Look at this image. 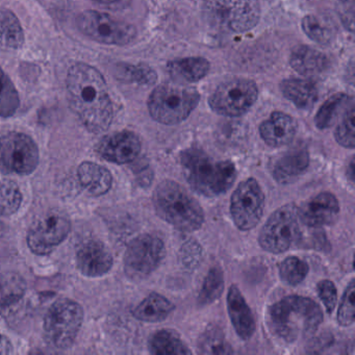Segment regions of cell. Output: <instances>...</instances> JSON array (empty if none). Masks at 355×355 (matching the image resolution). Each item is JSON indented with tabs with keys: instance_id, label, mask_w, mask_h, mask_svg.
Segmentation results:
<instances>
[{
	"instance_id": "cell-20",
	"label": "cell",
	"mask_w": 355,
	"mask_h": 355,
	"mask_svg": "<svg viewBox=\"0 0 355 355\" xmlns=\"http://www.w3.org/2000/svg\"><path fill=\"white\" fill-rule=\"evenodd\" d=\"M226 302H227L228 315L236 334L243 340L252 338L257 329L254 315L249 305L247 304L242 292L236 284H232L228 290Z\"/></svg>"
},
{
	"instance_id": "cell-16",
	"label": "cell",
	"mask_w": 355,
	"mask_h": 355,
	"mask_svg": "<svg viewBox=\"0 0 355 355\" xmlns=\"http://www.w3.org/2000/svg\"><path fill=\"white\" fill-rule=\"evenodd\" d=\"M141 147L140 138L135 132L124 130L105 137L99 144L98 153L107 161L122 165L135 161Z\"/></svg>"
},
{
	"instance_id": "cell-26",
	"label": "cell",
	"mask_w": 355,
	"mask_h": 355,
	"mask_svg": "<svg viewBox=\"0 0 355 355\" xmlns=\"http://www.w3.org/2000/svg\"><path fill=\"white\" fill-rule=\"evenodd\" d=\"M148 348L151 354H193L180 336L169 329H161L153 334L149 340Z\"/></svg>"
},
{
	"instance_id": "cell-39",
	"label": "cell",
	"mask_w": 355,
	"mask_h": 355,
	"mask_svg": "<svg viewBox=\"0 0 355 355\" xmlns=\"http://www.w3.org/2000/svg\"><path fill=\"white\" fill-rule=\"evenodd\" d=\"M318 296L321 299L326 311L331 315L338 303V288L331 280L323 279L317 284Z\"/></svg>"
},
{
	"instance_id": "cell-43",
	"label": "cell",
	"mask_w": 355,
	"mask_h": 355,
	"mask_svg": "<svg viewBox=\"0 0 355 355\" xmlns=\"http://www.w3.org/2000/svg\"><path fill=\"white\" fill-rule=\"evenodd\" d=\"M349 180L350 182H354V161L353 159H351L350 164H349V170L348 171Z\"/></svg>"
},
{
	"instance_id": "cell-35",
	"label": "cell",
	"mask_w": 355,
	"mask_h": 355,
	"mask_svg": "<svg viewBox=\"0 0 355 355\" xmlns=\"http://www.w3.org/2000/svg\"><path fill=\"white\" fill-rule=\"evenodd\" d=\"M118 70H119L118 76L124 82L132 83V84L150 86L155 84L157 80V72L145 64H137V65L123 64Z\"/></svg>"
},
{
	"instance_id": "cell-10",
	"label": "cell",
	"mask_w": 355,
	"mask_h": 355,
	"mask_svg": "<svg viewBox=\"0 0 355 355\" xmlns=\"http://www.w3.org/2000/svg\"><path fill=\"white\" fill-rule=\"evenodd\" d=\"M166 257L164 241L155 234H144L130 242L124 257V267L130 277L142 279L150 275Z\"/></svg>"
},
{
	"instance_id": "cell-13",
	"label": "cell",
	"mask_w": 355,
	"mask_h": 355,
	"mask_svg": "<svg viewBox=\"0 0 355 355\" xmlns=\"http://www.w3.org/2000/svg\"><path fill=\"white\" fill-rule=\"evenodd\" d=\"M70 230L71 223L65 214L59 211H49L31 228L28 236V246L36 254H49L67 238Z\"/></svg>"
},
{
	"instance_id": "cell-32",
	"label": "cell",
	"mask_w": 355,
	"mask_h": 355,
	"mask_svg": "<svg viewBox=\"0 0 355 355\" xmlns=\"http://www.w3.org/2000/svg\"><path fill=\"white\" fill-rule=\"evenodd\" d=\"M19 105L17 89L0 67V117H11L17 112Z\"/></svg>"
},
{
	"instance_id": "cell-6",
	"label": "cell",
	"mask_w": 355,
	"mask_h": 355,
	"mask_svg": "<svg viewBox=\"0 0 355 355\" xmlns=\"http://www.w3.org/2000/svg\"><path fill=\"white\" fill-rule=\"evenodd\" d=\"M200 101L198 91L182 85H161L148 98V111L153 120L165 125L184 121Z\"/></svg>"
},
{
	"instance_id": "cell-23",
	"label": "cell",
	"mask_w": 355,
	"mask_h": 355,
	"mask_svg": "<svg viewBox=\"0 0 355 355\" xmlns=\"http://www.w3.org/2000/svg\"><path fill=\"white\" fill-rule=\"evenodd\" d=\"M284 96L300 110H309L318 101V89L313 83L300 78H288L280 84Z\"/></svg>"
},
{
	"instance_id": "cell-18",
	"label": "cell",
	"mask_w": 355,
	"mask_h": 355,
	"mask_svg": "<svg viewBox=\"0 0 355 355\" xmlns=\"http://www.w3.org/2000/svg\"><path fill=\"white\" fill-rule=\"evenodd\" d=\"M78 269L89 277H101L111 270L113 257L99 241L85 243L76 254Z\"/></svg>"
},
{
	"instance_id": "cell-7",
	"label": "cell",
	"mask_w": 355,
	"mask_h": 355,
	"mask_svg": "<svg viewBox=\"0 0 355 355\" xmlns=\"http://www.w3.org/2000/svg\"><path fill=\"white\" fill-rule=\"evenodd\" d=\"M84 319L82 306L76 301L61 299L53 303L45 318V334L55 348L67 349L73 344Z\"/></svg>"
},
{
	"instance_id": "cell-29",
	"label": "cell",
	"mask_w": 355,
	"mask_h": 355,
	"mask_svg": "<svg viewBox=\"0 0 355 355\" xmlns=\"http://www.w3.org/2000/svg\"><path fill=\"white\" fill-rule=\"evenodd\" d=\"M199 352L202 354H232V345L228 344L223 330L217 326H211L205 330L198 340Z\"/></svg>"
},
{
	"instance_id": "cell-4",
	"label": "cell",
	"mask_w": 355,
	"mask_h": 355,
	"mask_svg": "<svg viewBox=\"0 0 355 355\" xmlns=\"http://www.w3.org/2000/svg\"><path fill=\"white\" fill-rule=\"evenodd\" d=\"M153 205L157 215L180 232H196L205 223L198 201L174 180L159 182L153 193Z\"/></svg>"
},
{
	"instance_id": "cell-1",
	"label": "cell",
	"mask_w": 355,
	"mask_h": 355,
	"mask_svg": "<svg viewBox=\"0 0 355 355\" xmlns=\"http://www.w3.org/2000/svg\"><path fill=\"white\" fill-rule=\"evenodd\" d=\"M70 107L87 130L105 132L113 121L114 111L107 83L92 66L76 63L66 78Z\"/></svg>"
},
{
	"instance_id": "cell-9",
	"label": "cell",
	"mask_w": 355,
	"mask_h": 355,
	"mask_svg": "<svg viewBox=\"0 0 355 355\" xmlns=\"http://www.w3.org/2000/svg\"><path fill=\"white\" fill-rule=\"evenodd\" d=\"M259 89L252 80L234 78L220 85L209 96V105L215 113L226 117L246 114L257 103Z\"/></svg>"
},
{
	"instance_id": "cell-33",
	"label": "cell",
	"mask_w": 355,
	"mask_h": 355,
	"mask_svg": "<svg viewBox=\"0 0 355 355\" xmlns=\"http://www.w3.org/2000/svg\"><path fill=\"white\" fill-rule=\"evenodd\" d=\"M26 284L18 274L0 273V306L12 304L24 296Z\"/></svg>"
},
{
	"instance_id": "cell-2",
	"label": "cell",
	"mask_w": 355,
	"mask_h": 355,
	"mask_svg": "<svg viewBox=\"0 0 355 355\" xmlns=\"http://www.w3.org/2000/svg\"><path fill=\"white\" fill-rule=\"evenodd\" d=\"M268 315L272 332L288 344L313 336L324 319L319 304L300 295L280 299L271 305Z\"/></svg>"
},
{
	"instance_id": "cell-19",
	"label": "cell",
	"mask_w": 355,
	"mask_h": 355,
	"mask_svg": "<svg viewBox=\"0 0 355 355\" xmlns=\"http://www.w3.org/2000/svg\"><path fill=\"white\" fill-rule=\"evenodd\" d=\"M297 128L296 120L292 116L284 112H273L259 126V135L268 146L277 148L293 142Z\"/></svg>"
},
{
	"instance_id": "cell-28",
	"label": "cell",
	"mask_w": 355,
	"mask_h": 355,
	"mask_svg": "<svg viewBox=\"0 0 355 355\" xmlns=\"http://www.w3.org/2000/svg\"><path fill=\"white\" fill-rule=\"evenodd\" d=\"M24 32L19 19L13 12L0 9V45L8 49H21Z\"/></svg>"
},
{
	"instance_id": "cell-17",
	"label": "cell",
	"mask_w": 355,
	"mask_h": 355,
	"mask_svg": "<svg viewBox=\"0 0 355 355\" xmlns=\"http://www.w3.org/2000/svg\"><path fill=\"white\" fill-rule=\"evenodd\" d=\"M309 166V153L305 146H294L284 151L271 164V174L278 184H288L298 180Z\"/></svg>"
},
{
	"instance_id": "cell-25",
	"label": "cell",
	"mask_w": 355,
	"mask_h": 355,
	"mask_svg": "<svg viewBox=\"0 0 355 355\" xmlns=\"http://www.w3.org/2000/svg\"><path fill=\"white\" fill-rule=\"evenodd\" d=\"M173 303L163 295L153 293L147 296L135 309L134 315L137 319L148 323H157L167 319L173 313Z\"/></svg>"
},
{
	"instance_id": "cell-30",
	"label": "cell",
	"mask_w": 355,
	"mask_h": 355,
	"mask_svg": "<svg viewBox=\"0 0 355 355\" xmlns=\"http://www.w3.org/2000/svg\"><path fill=\"white\" fill-rule=\"evenodd\" d=\"M224 274L221 268L213 267L207 272L205 276V282L201 286L200 292H199L197 303L200 306L209 305L217 301L221 297L224 291Z\"/></svg>"
},
{
	"instance_id": "cell-3",
	"label": "cell",
	"mask_w": 355,
	"mask_h": 355,
	"mask_svg": "<svg viewBox=\"0 0 355 355\" xmlns=\"http://www.w3.org/2000/svg\"><path fill=\"white\" fill-rule=\"evenodd\" d=\"M180 165L191 188L207 197L227 192L236 178V169L230 161H216L199 148L180 153Z\"/></svg>"
},
{
	"instance_id": "cell-31",
	"label": "cell",
	"mask_w": 355,
	"mask_h": 355,
	"mask_svg": "<svg viewBox=\"0 0 355 355\" xmlns=\"http://www.w3.org/2000/svg\"><path fill=\"white\" fill-rule=\"evenodd\" d=\"M348 101L349 97L343 93H338L327 99L315 115V126L319 130H326L334 125Z\"/></svg>"
},
{
	"instance_id": "cell-24",
	"label": "cell",
	"mask_w": 355,
	"mask_h": 355,
	"mask_svg": "<svg viewBox=\"0 0 355 355\" xmlns=\"http://www.w3.org/2000/svg\"><path fill=\"white\" fill-rule=\"evenodd\" d=\"M78 174L82 186L95 196L105 194L111 189L113 178L103 166L85 162L78 167Z\"/></svg>"
},
{
	"instance_id": "cell-8",
	"label": "cell",
	"mask_w": 355,
	"mask_h": 355,
	"mask_svg": "<svg viewBox=\"0 0 355 355\" xmlns=\"http://www.w3.org/2000/svg\"><path fill=\"white\" fill-rule=\"evenodd\" d=\"M76 24L85 36L101 44L124 46L132 43L137 37L134 26L103 12H83L78 15Z\"/></svg>"
},
{
	"instance_id": "cell-14",
	"label": "cell",
	"mask_w": 355,
	"mask_h": 355,
	"mask_svg": "<svg viewBox=\"0 0 355 355\" xmlns=\"http://www.w3.org/2000/svg\"><path fill=\"white\" fill-rule=\"evenodd\" d=\"M218 1V16L232 32L245 33L254 28L261 18L257 0H221Z\"/></svg>"
},
{
	"instance_id": "cell-36",
	"label": "cell",
	"mask_w": 355,
	"mask_h": 355,
	"mask_svg": "<svg viewBox=\"0 0 355 355\" xmlns=\"http://www.w3.org/2000/svg\"><path fill=\"white\" fill-rule=\"evenodd\" d=\"M354 121L355 110L352 103L334 132V138H336V142L344 148L353 149L355 147Z\"/></svg>"
},
{
	"instance_id": "cell-12",
	"label": "cell",
	"mask_w": 355,
	"mask_h": 355,
	"mask_svg": "<svg viewBox=\"0 0 355 355\" xmlns=\"http://www.w3.org/2000/svg\"><path fill=\"white\" fill-rule=\"evenodd\" d=\"M39 163L36 143L28 135L11 132L0 138V171L7 174H31Z\"/></svg>"
},
{
	"instance_id": "cell-41",
	"label": "cell",
	"mask_w": 355,
	"mask_h": 355,
	"mask_svg": "<svg viewBox=\"0 0 355 355\" xmlns=\"http://www.w3.org/2000/svg\"><path fill=\"white\" fill-rule=\"evenodd\" d=\"M91 1L98 7L111 10L124 9L132 3V0H91Z\"/></svg>"
},
{
	"instance_id": "cell-11",
	"label": "cell",
	"mask_w": 355,
	"mask_h": 355,
	"mask_svg": "<svg viewBox=\"0 0 355 355\" xmlns=\"http://www.w3.org/2000/svg\"><path fill=\"white\" fill-rule=\"evenodd\" d=\"M265 209V194L255 178H247L236 187L230 198V215L236 228L253 230L261 222Z\"/></svg>"
},
{
	"instance_id": "cell-27",
	"label": "cell",
	"mask_w": 355,
	"mask_h": 355,
	"mask_svg": "<svg viewBox=\"0 0 355 355\" xmlns=\"http://www.w3.org/2000/svg\"><path fill=\"white\" fill-rule=\"evenodd\" d=\"M302 30L313 42L328 45L336 39V28L330 18L324 15L305 16L302 20Z\"/></svg>"
},
{
	"instance_id": "cell-38",
	"label": "cell",
	"mask_w": 355,
	"mask_h": 355,
	"mask_svg": "<svg viewBox=\"0 0 355 355\" xmlns=\"http://www.w3.org/2000/svg\"><path fill=\"white\" fill-rule=\"evenodd\" d=\"M354 299L355 284L354 279H352L347 286L338 306L336 320L343 327H348L354 323Z\"/></svg>"
},
{
	"instance_id": "cell-15",
	"label": "cell",
	"mask_w": 355,
	"mask_h": 355,
	"mask_svg": "<svg viewBox=\"0 0 355 355\" xmlns=\"http://www.w3.org/2000/svg\"><path fill=\"white\" fill-rule=\"evenodd\" d=\"M340 202L336 195L322 192L298 207L301 222L309 227L322 228L334 223L340 214Z\"/></svg>"
},
{
	"instance_id": "cell-34",
	"label": "cell",
	"mask_w": 355,
	"mask_h": 355,
	"mask_svg": "<svg viewBox=\"0 0 355 355\" xmlns=\"http://www.w3.org/2000/svg\"><path fill=\"white\" fill-rule=\"evenodd\" d=\"M309 267L306 261L297 257H288L278 267L279 277L288 286H296L306 278Z\"/></svg>"
},
{
	"instance_id": "cell-21",
	"label": "cell",
	"mask_w": 355,
	"mask_h": 355,
	"mask_svg": "<svg viewBox=\"0 0 355 355\" xmlns=\"http://www.w3.org/2000/svg\"><path fill=\"white\" fill-rule=\"evenodd\" d=\"M209 62L200 57L174 60L167 66L170 78L180 85L199 82L209 74Z\"/></svg>"
},
{
	"instance_id": "cell-22",
	"label": "cell",
	"mask_w": 355,
	"mask_h": 355,
	"mask_svg": "<svg viewBox=\"0 0 355 355\" xmlns=\"http://www.w3.org/2000/svg\"><path fill=\"white\" fill-rule=\"evenodd\" d=\"M290 65L297 73L311 76L321 73L328 67V59L311 47L299 45L291 53Z\"/></svg>"
},
{
	"instance_id": "cell-42",
	"label": "cell",
	"mask_w": 355,
	"mask_h": 355,
	"mask_svg": "<svg viewBox=\"0 0 355 355\" xmlns=\"http://www.w3.org/2000/svg\"><path fill=\"white\" fill-rule=\"evenodd\" d=\"M13 352V347L11 342L6 336L0 334V355L11 354Z\"/></svg>"
},
{
	"instance_id": "cell-5",
	"label": "cell",
	"mask_w": 355,
	"mask_h": 355,
	"mask_svg": "<svg viewBox=\"0 0 355 355\" xmlns=\"http://www.w3.org/2000/svg\"><path fill=\"white\" fill-rule=\"evenodd\" d=\"M309 226L299 217L298 207L286 205L276 209L266 221L259 236V244L266 252L280 254L292 247L302 248Z\"/></svg>"
},
{
	"instance_id": "cell-40",
	"label": "cell",
	"mask_w": 355,
	"mask_h": 355,
	"mask_svg": "<svg viewBox=\"0 0 355 355\" xmlns=\"http://www.w3.org/2000/svg\"><path fill=\"white\" fill-rule=\"evenodd\" d=\"M353 0H345L340 7V15L346 28L353 32V16H354Z\"/></svg>"
},
{
	"instance_id": "cell-37",
	"label": "cell",
	"mask_w": 355,
	"mask_h": 355,
	"mask_svg": "<svg viewBox=\"0 0 355 355\" xmlns=\"http://www.w3.org/2000/svg\"><path fill=\"white\" fill-rule=\"evenodd\" d=\"M22 202V194L19 187L8 182L0 186V214L10 216L15 214Z\"/></svg>"
}]
</instances>
